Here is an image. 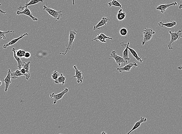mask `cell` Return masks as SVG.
Wrapping results in <instances>:
<instances>
[{
  "label": "cell",
  "instance_id": "obj_1",
  "mask_svg": "<svg viewBox=\"0 0 182 134\" xmlns=\"http://www.w3.org/2000/svg\"><path fill=\"white\" fill-rule=\"evenodd\" d=\"M78 32L75 29L73 30H71L69 33V41L68 44L66 45V51L64 53H60V54L62 55H66L68 53L71 49L73 43L75 39L76 38V36Z\"/></svg>",
  "mask_w": 182,
  "mask_h": 134
},
{
  "label": "cell",
  "instance_id": "obj_2",
  "mask_svg": "<svg viewBox=\"0 0 182 134\" xmlns=\"http://www.w3.org/2000/svg\"><path fill=\"white\" fill-rule=\"evenodd\" d=\"M43 10L46 11L50 16L55 19L56 20V21L60 19L62 16V13L63 12V11H57L51 8L50 7L47 5V3L46 5H44L43 7Z\"/></svg>",
  "mask_w": 182,
  "mask_h": 134
},
{
  "label": "cell",
  "instance_id": "obj_3",
  "mask_svg": "<svg viewBox=\"0 0 182 134\" xmlns=\"http://www.w3.org/2000/svg\"><path fill=\"white\" fill-rule=\"evenodd\" d=\"M169 33L171 35V38L170 41L168 44V47L169 50L173 49V46L176 41L180 38H182V34L181 33V30L178 31L172 32L169 31Z\"/></svg>",
  "mask_w": 182,
  "mask_h": 134
},
{
  "label": "cell",
  "instance_id": "obj_4",
  "mask_svg": "<svg viewBox=\"0 0 182 134\" xmlns=\"http://www.w3.org/2000/svg\"><path fill=\"white\" fill-rule=\"evenodd\" d=\"M155 34V32L153 31L152 28H146L143 31V38L142 42V46H144L146 43L150 41Z\"/></svg>",
  "mask_w": 182,
  "mask_h": 134
},
{
  "label": "cell",
  "instance_id": "obj_5",
  "mask_svg": "<svg viewBox=\"0 0 182 134\" xmlns=\"http://www.w3.org/2000/svg\"><path fill=\"white\" fill-rule=\"evenodd\" d=\"M110 56H111V58H109V59H114L116 63L118 65V67L120 66L122 64H125L128 63V61H126L122 57L120 56L117 54L115 50L112 51L110 54Z\"/></svg>",
  "mask_w": 182,
  "mask_h": 134
},
{
  "label": "cell",
  "instance_id": "obj_6",
  "mask_svg": "<svg viewBox=\"0 0 182 134\" xmlns=\"http://www.w3.org/2000/svg\"><path fill=\"white\" fill-rule=\"evenodd\" d=\"M68 91H69L68 89L66 88L62 92L60 93H58V94H55L54 93H53L52 94H50V96L51 98H54V104H56L58 100L61 99L65 94H67L68 93Z\"/></svg>",
  "mask_w": 182,
  "mask_h": 134
},
{
  "label": "cell",
  "instance_id": "obj_7",
  "mask_svg": "<svg viewBox=\"0 0 182 134\" xmlns=\"http://www.w3.org/2000/svg\"><path fill=\"white\" fill-rule=\"evenodd\" d=\"M16 14L18 15H26L32 19L34 21H37L38 19L36 17H34L32 14L31 13L30 10L28 7H26L22 11H17L16 12Z\"/></svg>",
  "mask_w": 182,
  "mask_h": 134
},
{
  "label": "cell",
  "instance_id": "obj_8",
  "mask_svg": "<svg viewBox=\"0 0 182 134\" xmlns=\"http://www.w3.org/2000/svg\"><path fill=\"white\" fill-rule=\"evenodd\" d=\"M110 19L107 17H103L101 20L98 23L97 25L93 26V29L94 30L96 29H102V27L106 26L107 25L108 22L110 21Z\"/></svg>",
  "mask_w": 182,
  "mask_h": 134
},
{
  "label": "cell",
  "instance_id": "obj_9",
  "mask_svg": "<svg viewBox=\"0 0 182 134\" xmlns=\"http://www.w3.org/2000/svg\"><path fill=\"white\" fill-rule=\"evenodd\" d=\"M138 65L135 62H130L129 64H128L122 68H117V70H118L120 72H122L123 71H127V72H130V70L132 69L133 67H134V68L138 66Z\"/></svg>",
  "mask_w": 182,
  "mask_h": 134
},
{
  "label": "cell",
  "instance_id": "obj_10",
  "mask_svg": "<svg viewBox=\"0 0 182 134\" xmlns=\"http://www.w3.org/2000/svg\"><path fill=\"white\" fill-rule=\"evenodd\" d=\"M74 69L75 70V74L73 77V78H77V83L78 84H81L83 82V72L77 68V66H73Z\"/></svg>",
  "mask_w": 182,
  "mask_h": 134
},
{
  "label": "cell",
  "instance_id": "obj_11",
  "mask_svg": "<svg viewBox=\"0 0 182 134\" xmlns=\"http://www.w3.org/2000/svg\"><path fill=\"white\" fill-rule=\"evenodd\" d=\"M106 39L108 40H113L112 38L109 37H107L103 33H101L100 34H97V37L95 38H94L93 40H91V41H96L97 42L98 41H100V42L103 43H105L107 42Z\"/></svg>",
  "mask_w": 182,
  "mask_h": 134
},
{
  "label": "cell",
  "instance_id": "obj_12",
  "mask_svg": "<svg viewBox=\"0 0 182 134\" xmlns=\"http://www.w3.org/2000/svg\"><path fill=\"white\" fill-rule=\"evenodd\" d=\"M177 3L176 2L171 3V4H161L156 7L157 10L160 11L162 13H164L166 11L168 7L172 6H176L177 5Z\"/></svg>",
  "mask_w": 182,
  "mask_h": 134
},
{
  "label": "cell",
  "instance_id": "obj_13",
  "mask_svg": "<svg viewBox=\"0 0 182 134\" xmlns=\"http://www.w3.org/2000/svg\"><path fill=\"white\" fill-rule=\"evenodd\" d=\"M11 72L10 69H9L6 78L3 80V81L5 82V87L4 90H5V92H7L9 87L12 83V81L11 80Z\"/></svg>",
  "mask_w": 182,
  "mask_h": 134
},
{
  "label": "cell",
  "instance_id": "obj_14",
  "mask_svg": "<svg viewBox=\"0 0 182 134\" xmlns=\"http://www.w3.org/2000/svg\"><path fill=\"white\" fill-rule=\"evenodd\" d=\"M45 0H31L28 3V0H26V4H25V6L22 7L20 6L17 9L19 11L21 9H24L26 8V7H28L30 5H36L39 3H43L44 1Z\"/></svg>",
  "mask_w": 182,
  "mask_h": 134
},
{
  "label": "cell",
  "instance_id": "obj_15",
  "mask_svg": "<svg viewBox=\"0 0 182 134\" xmlns=\"http://www.w3.org/2000/svg\"><path fill=\"white\" fill-rule=\"evenodd\" d=\"M28 36V33H25V34L22 35V36H20L19 37L13 39L11 41L9 42L7 44H4V46H3V48H4V49H6L7 47L15 44L17 42L19 41V40H20L22 38H23L24 37H25V36Z\"/></svg>",
  "mask_w": 182,
  "mask_h": 134
},
{
  "label": "cell",
  "instance_id": "obj_16",
  "mask_svg": "<svg viewBox=\"0 0 182 134\" xmlns=\"http://www.w3.org/2000/svg\"><path fill=\"white\" fill-rule=\"evenodd\" d=\"M121 46L122 47H125V49L123 51V57L122 58L124 59L126 61H128L130 60V58H129L128 54V47H129V45L130 44V42H128L127 44H124L123 42H121Z\"/></svg>",
  "mask_w": 182,
  "mask_h": 134
},
{
  "label": "cell",
  "instance_id": "obj_17",
  "mask_svg": "<svg viewBox=\"0 0 182 134\" xmlns=\"http://www.w3.org/2000/svg\"><path fill=\"white\" fill-rule=\"evenodd\" d=\"M147 119L146 118L141 117L140 119V120L139 121H137L135 123V125L133 126L132 129L126 134H130L132 132L135 130L136 129H138V128H139L141 124L143 123H145L147 121Z\"/></svg>",
  "mask_w": 182,
  "mask_h": 134
},
{
  "label": "cell",
  "instance_id": "obj_18",
  "mask_svg": "<svg viewBox=\"0 0 182 134\" xmlns=\"http://www.w3.org/2000/svg\"><path fill=\"white\" fill-rule=\"evenodd\" d=\"M12 51L13 52V53H14V57L15 58V60L17 61V63H18V66L17 67L19 70H20L21 68V66H23L24 64L25 63V62H23L21 60L20 58L18 57L16 55V49L14 48H13L12 49Z\"/></svg>",
  "mask_w": 182,
  "mask_h": 134
},
{
  "label": "cell",
  "instance_id": "obj_19",
  "mask_svg": "<svg viewBox=\"0 0 182 134\" xmlns=\"http://www.w3.org/2000/svg\"><path fill=\"white\" fill-rule=\"evenodd\" d=\"M176 23H177L175 21H173L171 22L167 23H164L163 21H161L158 23V25L161 28L165 26V27H167V28H171L174 27V26H176Z\"/></svg>",
  "mask_w": 182,
  "mask_h": 134
},
{
  "label": "cell",
  "instance_id": "obj_20",
  "mask_svg": "<svg viewBox=\"0 0 182 134\" xmlns=\"http://www.w3.org/2000/svg\"><path fill=\"white\" fill-rule=\"evenodd\" d=\"M126 14L125 12H123V9H120L118 12L117 15V18L119 21H122L125 19L126 17Z\"/></svg>",
  "mask_w": 182,
  "mask_h": 134
},
{
  "label": "cell",
  "instance_id": "obj_21",
  "mask_svg": "<svg viewBox=\"0 0 182 134\" xmlns=\"http://www.w3.org/2000/svg\"><path fill=\"white\" fill-rule=\"evenodd\" d=\"M66 77L64 76L62 73H61L59 77L57 80H54V81L56 84H61L62 85H64L66 84Z\"/></svg>",
  "mask_w": 182,
  "mask_h": 134
},
{
  "label": "cell",
  "instance_id": "obj_22",
  "mask_svg": "<svg viewBox=\"0 0 182 134\" xmlns=\"http://www.w3.org/2000/svg\"><path fill=\"white\" fill-rule=\"evenodd\" d=\"M128 49L130 50V52L131 53V54H132V55L136 59L137 61H139V62H140V63H142V62H143V60L141 59V57H139L138 54L137 53L135 50H134V49H132V48H130L129 46L128 47Z\"/></svg>",
  "mask_w": 182,
  "mask_h": 134
},
{
  "label": "cell",
  "instance_id": "obj_23",
  "mask_svg": "<svg viewBox=\"0 0 182 134\" xmlns=\"http://www.w3.org/2000/svg\"><path fill=\"white\" fill-rule=\"evenodd\" d=\"M22 76H25L21 72L20 70H16V71L11 73V78L13 79H17Z\"/></svg>",
  "mask_w": 182,
  "mask_h": 134
},
{
  "label": "cell",
  "instance_id": "obj_24",
  "mask_svg": "<svg viewBox=\"0 0 182 134\" xmlns=\"http://www.w3.org/2000/svg\"><path fill=\"white\" fill-rule=\"evenodd\" d=\"M108 5L110 7L112 6L119 7L121 8L122 7L121 4L117 0H112V1L108 3Z\"/></svg>",
  "mask_w": 182,
  "mask_h": 134
},
{
  "label": "cell",
  "instance_id": "obj_25",
  "mask_svg": "<svg viewBox=\"0 0 182 134\" xmlns=\"http://www.w3.org/2000/svg\"><path fill=\"white\" fill-rule=\"evenodd\" d=\"M26 51L22 49H19L16 50V55L20 58H24Z\"/></svg>",
  "mask_w": 182,
  "mask_h": 134
},
{
  "label": "cell",
  "instance_id": "obj_26",
  "mask_svg": "<svg viewBox=\"0 0 182 134\" xmlns=\"http://www.w3.org/2000/svg\"><path fill=\"white\" fill-rule=\"evenodd\" d=\"M14 33V31H0V39L5 40L6 39V37L5 35L6 34H9V33Z\"/></svg>",
  "mask_w": 182,
  "mask_h": 134
},
{
  "label": "cell",
  "instance_id": "obj_27",
  "mask_svg": "<svg viewBox=\"0 0 182 134\" xmlns=\"http://www.w3.org/2000/svg\"><path fill=\"white\" fill-rule=\"evenodd\" d=\"M31 64L30 61H28L27 63H25L23 65V68H24L26 70V73L30 74V64Z\"/></svg>",
  "mask_w": 182,
  "mask_h": 134
},
{
  "label": "cell",
  "instance_id": "obj_28",
  "mask_svg": "<svg viewBox=\"0 0 182 134\" xmlns=\"http://www.w3.org/2000/svg\"><path fill=\"white\" fill-rule=\"evenodd\" d=\"M60 76L59 72L56 70V71L52 72V74L51 75V78L53 80H57Z\"/></svg>",
  "mask_w": 182,
  "mask_h": 134
},
{
  "label": "cell",
  "instance_id": "obj_29",
  "mask_svg": "<svg viewBox=\"0 0 182 134\" xmlns=\"http://www.w3.org/2000/svg\"><path fill=\"white\" fill-rule=\"evenodd\" d=\"M120 34L122 37H125L128 34L127 29L125 28H121L120 31Z\"/></svg>",
  "mask_w": 182,
  "mask_h": 134
},
{
  "label": "cell",
  "instance_id": "obj_30",
  "mask_svg": "<svg viewBox=\"0 0 182 134\" xmlns=\"http://www.w3.org/2000/svg\"><path fill=\"white\" fill-rule=\"evenodd\" d=\"M31 56V54L30 52H26L24 58L28 59V58H30Z\"/></svg>",
  "mask_w": 182,
  "mask_h": 134
},
{
  "label": "cell",
  "instance_id": "obj_31",
  "mask_svg": "<svg viewBox=\"0 0 182 134\" xmlns=\"http://www.w3.org/2000/svg\"><path fill=\"white\" fill-rule=\"evenodd\" d=\"M1 5H2L1 4V3H0V6H1ZM0 13L3 14H5L6 13V12L4 11H3L1 9H0Z\"/></svg>",
  "mask_w": 182,
  "mask_h": 134
},
{
  "label": "cell",
  "instance_id": "obj_32",
  "mask_svg": "<svg viewBox=\"0 0 182 134\" xmlns=\"http://www.w3.org/2000/svg\"><path fill=\"white\" fill-rule=\"evenodd\" d=\"M177 69L179 70H182V64L177 67Z\"/></svg>",
  "mask_w": 182,
  "mask_h": 134
},
{
  "label": "cell",
  "instance_id": "obj_33",
  "mask_svg": "<svg viewBox=\"0 0 182 134\" xmlns=\"http://www.w3.org/2000/svg\"><path fill=\"white\" fill-rule=\"evenodd\" d=\"M179 9H182V4H180L179 7Z\"/></svg>",
  "mask_w": 182,
  "mask_h": 134
},
{
  "label": "cell",
  "instance_id": "obj_34",
  "mask_svg": "<svg viewBox=\"0 0 182 134\" xmlns=\"http://www.w3.org/2000/svg\"><path fill=\"white\" fill-rule=\"evenodd\" d=\"M73 5H75V0H72Z\"/></svg>",
  "mask_w": 182,
  "mask_h": 134
},
{
  "label": "cell",
  "instance_id": "obj_35",
  "mask_svg": "<svg viewBox=\"0 0 182 134\" xmlns=\"http://www.w3.org/2000/svg\"><path fill=\"white\" fill-rule=\"evenodd\" d=\"M101 134H107L105 132L103 131L102 133H101Z\"/></svg>",
  "mask_w": 182,
  "mask_h": 134
},
{
  "label": "cell",
  "instance_id": "obj_36",
  "mask_svg": "<svg viewBox=\"0 0 182 134\" xmlns=\"http://www.w3.org/2000/svg\"><path fill=\"white\" fill-rule=\"evenodd\" d=\"M2 82L1 81H0V86H1L2 85Z\"/></svg>",
  "mask_w": 182,
  "mask_h": 134
},
{
  "label": "cell",
  "instance_id": "obj_37",
  "mask_svg": "<svg viewBox=\"0 0 182 134\" xmlns=\"http://www.w3.org/2000/svg\"><path fill=\"white\" fill-rule=\"evenodd\" d=\"M93 0H90V1L91 2H93Z\"/></svg>",
  "mask_w": 182,
  "mask_h": 134
},
{
  "label": "cell",
  "instance_id": "obj_38",
  "mask_svg": "<svg viewBox=\"0 0 182 134\" xmlns=\"http://www.w3.org/2000/svg\"><path fill=\"white\" fill-rule=\"evenodd\" d=\"M181 33H182V30H181Z\"/></svg>",
  "mask_w": 182,
  "mask_h": 134
},
{
  "label": "cell",
  "instance_id": "obj_39",
  "mask_svg": "<svg viewBox=\"0 0 182 134\" xmlns=\"http://www.w3.org/2000/svg\"><path fill=\"white\" fill-rule=\"evenodd\" d=\"M62 134L60 133V134Z\"/></svg>",
  "mask_w": 182,
  "mask_h": 134
},
{
  "label": "cell",
  "instance_id": "obj_40",
  "mask_svg": "<svg viewBox=\"0 0 182 134\" xmlns=\"http://www.w3.org/2000/svg\"><path fill=\"white\" fill-rule=\"evenodd\" d=\"M181 1H182V0H181Z\"/></svg>",
  "mask_w": 182,
  "mask_h": 134
},
{
  "label": "cell",
  "instance_id": "obj_41",
  "mask_svg": "<svg viewBox=\"0 0 182 134\" xmlns=\"http://www.w3.org/2000/svg\"><path fill=\"white\" fill-rule=\"evenodd\" d=\"M136 134H137L136 133Z\"/></svg>",
  "mask_w": 182,
  "mask_h": 134
}]
</instances>
